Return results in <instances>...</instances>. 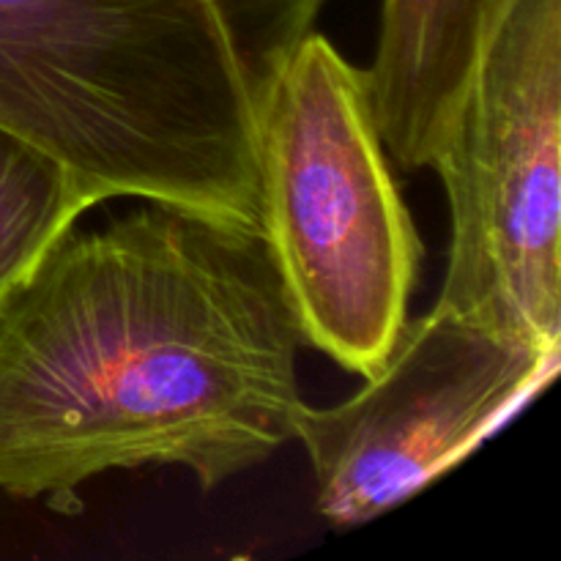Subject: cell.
Listing matches in <instances>:
<instances>
[{
	"label": "cell",
	"instance_id": "cell-1",
	"mask_svg": "<svg viewBox=\"0 0 561 561\" xmlns=\"http://www.w3.org/2000/svg\"><path fill=\"white\" fill-rule=\"evenodd\" d=\"M299 318L263 228L146 201L0 299V491L82 513L110 471L211 493L294 442Z\"/></svg>",
	"mask_w": 561,
	"mask_h": 561
},
{
	"label": "cell",
	"instance_id": "cell-6",
	"mask_svg": "<svg viewBox=\"0 0 561 561\" xmlns=\"http://www.w3.org/2000/svg\"><path fill=\"white\" fill-rule=\"evenodd\" d=\"M499 3L383 0L367 77L383 148L400 168H431Z\"/></svg>",
	"mask_w": 561,
	"mask_h": 561
},
{
	"label": "cell",
	"instance_id": "cell-4",
	"mask_svg": "<svg viewBox=\"0 0 561 561\" xmlns=\"http://www.w3.org/2000/svg\"><path fill=\"white\" fill-rule=\"evenodd\" d=\"M561 0H502L431 168L449 203L436 305L561 351Z\"/></svg>",
	"mask_w": 561,
	"mask_h": 561
},
{
	"label": "cell",
	"instance_id": "cell-2",
	"mask_svg": "<svg viewBox=\"0 0 561 561\" xmlns=\"http://www.w3.org/2000/svg\"><path fill=\"white\" fill-rule=\"evenodd\" d=\"M332 0H0V126L102 201L261 228L255 113Z\"/></svg>",
	"mask_w": 561,
	"mask_h": 561
},
{
	"label": "cell",
	"instance_id": "cell-7",
	"mask_svg": "<svg viewBox=\"0 0 561 561\" xmlns=\"http://www.w3.org/2000/svg\"><path fill=\"white\" fill-rule=\"evenodd\" d=\"M96 203L60 159L0 126V299Z\"/></svg>",
	"mask_w": 561,
	"mask_h": 561
},
{
	"label": "cell",
	"instance_id": "cell-3",
	"mask_svg": "<svg viewBox=\"0 0 561 561\" xmlns=\"http://www.w3.org/2000/svg\"><path fill=\"white\" fill-rule=\"evenodd\" d=\"M261 228L305 343L370 378L409 321L422 241L387 162L367 69L310 31L255 113Z\"/></svg>",
	"mask_w": 561,
	"mask_h": 561
},
{
	"label": "cell",
	"instance_id": "cell-5",
	"mask_svg": "<svg viewBox=\"0 0 561 561\" xmlns=\"http://www.w3.org/2000/svg\"><path fill=\"white\" fill-rule=\"evenodd\" d=\"M561 351L436 305L405 321L365 387L301 405L294 438L316 474V510L354 529L431 485L557 378Z\"/></svg>",
	"mask_w": 561,
	"mask_h": 561
}]
</instances>
